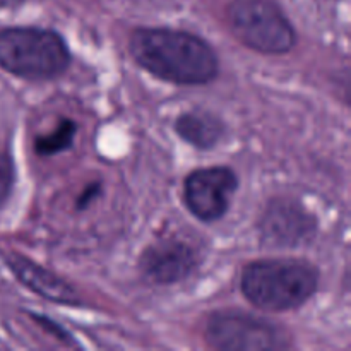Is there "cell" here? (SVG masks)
Segmentation results:
<instances>
[{"label":"cell","mask_w":351,"mask_h":351,"mask_svg":"<svg viewBox=\"0 0 351 351\" xmlns=\"http://www.w3.org/2000/svg\"><path fill=\"white\" fill-rule=\"evenodd\" d=\"M141 67L175 84H206L218 74V58L202 38L168 27H141L130 36Z\"/></svg>","instance_id":"1"},{"label":"cell","mask_w":351,"mask_h":351,"mask_svg":"<svg viewBox=\"0 0 351 351\" xmlns=\"http://www.w3.org/2000/svg\"><path fill=\"white\" fill-rule=\"evenodd\" d=\"M317 285V269L305 261L264 259L247 266L240 288L254 307L287 312L304 305Z\"/></svg>","instance_id":"2"},{"label":"cell","mask_w":351,"mask_h":351,"mask_svg":"<svg viewBox=\"0 0 351 351\" xmlns=\"http://www.w3.org/2000/svg\"><path fill=\"white\" fill-rule=\"evenodd\" d=\"M71 62L65 41L41 27L0 29V67L17 77L51 79L60 75Z\"/></svg>","instance_id":"3"},{"label":"cell","mask_w":351,"mask_h":351,"mask_svg":"<svg viewBox=\"0 0 351 351\" xmlns=\"http://www.w3.org/2000/svg\"><path fill=\"white\" fill-rule=\"evenodd\" d=\"M228 23L243 45L263 53H287L297 41L290 19L273 0H233Z\"/></svg>","instance_id":"4"},{"label":"cell","mask_w":351,"mask_h":351,"mask_svg":"<svg viewBox=\"0 0 351 351\" xmlns=\"http://www.w3.org/2000/svg\"><path fill=\"white\" fill-rule=\"evenodd\" d=\"M206 338L213 348L228 351H259L287 348V336L280 328L243 312H218L211 315Z\"/></svg>","instance_id":"5"},{"label":"cell","mask_w":351,"mask_h":351,"mask_svg":"<svg viewBox=\"0 0 351 351\" xmlns=\"http://www.w3.org/2000/svg\"><path fill=\"white\" fill-rule=\"evenodd\" d=\"M239 178L226 167L195 170L185 178L184 199L189 211L201 221H216L228 211Z\"/></svg>","instance_id":"6"},{"label":"cell","mask_w":351,"mask_h":351,"mask_svg":"<svg viewBox=\"0 0 351 351\" xmlns=\"http://www.w3.org/2000/svg\"><path fill=\"white\" fill-rule=\"evenodd\" d=\"M197 254L180 240H163L144 252L141 269L156 285H173L185 280L197 266Z\"/></svg>","instance_id":"7"},{"label":"cell","mask_w":351,"mask_h":351,"mask_svg":"<svg viewBox=\"0 0 351 351\" xmlns=\"http://www.w3.org/2000/svg\"><path fill=\"white\" fill-rule=\"evenodd\" d=\"M261 226L264 239L283 247L302 245L312 240L315 232L314 218L291 201H274L267 206Z\"/></svg>","instance_id":"8"},{"label":"cell","mask_w":351,"mask_h":351,"mask_svg":"<svg viewBox=\"0 0 351 351\" xmlns=\"http://www.w3.org/2000/svg\"><path fill=\"white\" fill-rule=\"evenodd\" d=\"M7 264L10 266L12 273L26 285L27 288H31L33 291H36L38 295H41L43 298L51 302H57V304H77V295L75 291L69 287L65 281H62L60 278L55 276L50 271L43 269V267L36 266L34 263H31L29 259L23 256H10L7 259Z\"/></svg>","instance_id":"9"},{"label":"cell","mask_w":351,"mask_h":351,"mask_svg":"<svg viewBox=\"0 0 351 351\" xmlns=\"http://www.w3.org/2000/svg\"><path fill=\"white\" fill-rule=\"evenodd\" d=\"M175 129L182 139L201 149L213 147L223 136V125L219 120L204 112L184 113L175 123Z\"/></svg>","instance_id":"10"},{"label":"cell","mask_w":351,"mask_h":351,"mask_svg":"<svg viewBox=\"0 0 351 351\" xmlns=\"http://www.w3.org/2000/svg\"><path fill=\"white\" fill-rule=\"evenodd\" d=\"M75 123L72 120H62L50 134L40 136L34 141V149L40 156H51L60 151L69 149L74 143Z\"/></svg>","instance_id":"11"},{"label":"cell","mask_w":351,"mask_h":351,"mask_svg":"<svg viewBox=\"0 0 351 351\" xmlns=\"http://www.w3.org/2000/svg\"><path fill=\"white\" fill-rule=\"evenodd\" d=\"M14 180H16V171H14V163L9 154L0 151V208L5 206L12 194Z\"/></svg>","instance_id":"12"}]
</instances>
